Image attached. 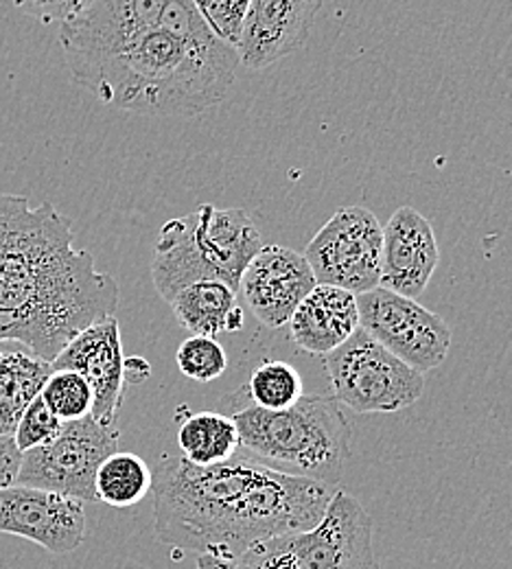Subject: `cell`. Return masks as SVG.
Returning a JSON list of instances; mask_svg holds the SVG:
<instances>
[{"label":"cell","instance_id":"obj_26","mask_svg":"<svg viewBox=\"0 0 512 569\" xmlns=\"http://www.w3.org/2000/svg\"><path fill=\"white\" fill-rule=\"evenodd\" d=\"M211 31L228 47H237L252 0H193Z\"/></svg>","mask_w":512,"mask_h":569},{"label":"cell","instance_id":"obj_13","mask_svg":"<svg viewBox=\"0 0 512 569\" xmlns=\"http://www.w3.org/2000/svg\"><path fill=\"white\" fill-rule=\"evenodd\" d=\"M53 368H71L86 377L92 388V417L106 427H119L126 401V356L117 316L103 318L67 342L51 361Z\"/></svg>","mask_w":512,"mask_h":569},{"label":"cell","instance_id":"obj_1","mask_svg":"<svg viewBox=\"0 0 512 569\" xmlns=\"http://www.w3.org/2000/svg\"><path fill=\"white\" fill-rule=\"evenodd\" d=\"M335 491L241 451L211 467L164 453L153 471V528L175 552L234 557L263 539L313 528Z\"/></svg>","mask_w":512,"mask_h":569},{"label":"cell","instance_id":"obj_2","mask_svg":"<svg viewBox=\"0 0 512 569\" xmlns=\"http://www.w3.org/2000/svg\"><path fill=\"white\" fill-rule=\"evenodd\" d=\"M119 296L94 257L74 248L69 217L0 193V342L53 361L79 331L117 316Z\"/></svg>","mask_w":512,"mask_h":569},{"label":"cell","instance_id":"obj_17","mask_svg":"<svg viewBox=\"0 0 512 569\" xmlns=\"http://www.w3.org/2000/svg\"><path fill=\"white\" fill-rule=\"evenodd\" d=\"M288 325L298 349L309 356H329L360 329L358 296L342 287L315 283Z\"/></svg>","mask_w":512,"mask_h":569},{"label":"cell","instance_id":"obj_20","mask_svg":"<svg viewBox=\"0 0 512 569\" xmlns=\"http://www.w3.org/2000/svg\"><path fill=\"white\" fill-rule=\"evenodd\" d=\"M178 427V447L182 458L198 467H211L230 460L239 453V427L230 415L198 412L189 415Z\"/></svg>","mask_w":512,"mask_h":569},{"label":"cell","instance_id":"obj_5","mask_svg":"<svg viewBox=\"0 0 512 569\" xmlns=\"http://www.w3.org/2000/svg\"><path fill=\"white\" fill-rule=\"evenodd\" d=\"M261 246V232L243 209L202 204L160 228L151 281L164 302L182 287L204 279H220L239 291L241 274Z\"/></svg>","mask_w":512,"mask_h":569},{"label":"cell","instance_id":"obj_3","mask_svg":"<svg viewBox=\"0 0 512 569\" xmlns=\"http://www.w3.org/2000/svg\"><path fill=\"white\" fill-rule=\"evenodd\" d=\"M239 64L193 0H169L158 27L106 62L83 90L145 117H195L221 103Z\"/></svg>","mask_w":512,"mask_h":569},{"label":"cell","instance_id":"obj_24","mask_svg":"<svg viewBox=\"0 0 512 569\" xmlns=\"http://www.w3.org/2000/svg\"><path fill=\"white\" fill-rule=\"evenodd\" d=\"M175 363L184 377L200 383H209L220 379L225 372L228 356L218 338L191 336L178 347Z\"/></svg>","mask_w":512,"mask_h":569},{"label":"cell","instance_id":"obj_6","mask_svg":"<svg viewBox=\"0 0 512 569\" xmlns=\"http://www.w3.org/2000/svg\"><path fill=\"white\" fill-rule=\"evenodd\" d=\"M195 569L381 568L367 508L360 499L338 489L313 528L263 539L234 557L200 555Z\"/></svg>","mask_w":512,"mask_h":569},{"label":"cell","instance_id":"obj_16","mask_svg":"<svg viewBox=\"0 0 512 569\" xmlns=\"http://www.w3.org/2000/svg\"><path fill=\"white\" fill-rule=\"evenodd\" d=\"M440 248L432 221L412 207H401L383 226L381 284L419 298L439 268Z\"/></svg>","mask_w":512,"mask_h":569},{"label":"cell","instance_id":"obj_8","mask_svg":"<svg viewBox=\"0 0 512 569\" xmlns=\"http://www.w3.org/2000/svg\"><path fill=\"white\" fill-rule=\"evenodd\" d=\"M119 427L101 426L92 415L69 421L51 442L22 451L16 485L97 501V469L119 451Z\"/></svg>","mask_w":512,"mask_h":569},{"label":"cell","instance_id":"obj_29","mask_svg":"<svg viewBox=\"0 0 512 569\" xmlns=\"http://www.w3.org/2000/svg\"><path fill=\"white\" fill-rule=\"evenodd\" d=\"M151 375V366L143 357L126 359V379L128 383H143Z\"/></svg>","mask_w":512,"mask_h":569},{"label":"cell","instance_id":"obj_15","mask_svg":"<svg viewBox=\"0 0 512 569\" xmlns=\"http://www.w3.org/2000/svg\"><path fill=\"white\" fill-rule=\"evenodd\" d=\"M322 0H252L234 47L239 64L263 71L298 51L315 22Z\"/></svg>","mask_w":512,"mask_h":569},{"label":"cell","instance_id":"obj_23","mask_svg":"<svg viewBox=\"0 0 512 569\" xmlns=\"http://www.w3.org/2000/svg\"><path fill=\"white\" fill-rule=\"evenodd\" d=\"M40 397L62 423L92 415V388L83 375L71 368H53Z\"/></svg>","mask_w":512,"mask_h":569},{"label":"cell","instance_id":"obj_14","mask_svg":"<svg viewBox=\"0 0 512 569\" xmlns=\"http://www.w3.org/2000/svg\"><path fill=\"white\" fill-rule=\"evenodd\" d=\"M315 283L304 254L285 246L263 243L245 266L239 291L261 325L281 329L290 322L295 307Z\"/></svg>","mask_w":512,"mask_h":569},{"label":"cell","instance_id":"obj_4","mask_svg":"<svg viewBox=\"0 0 512 569\" xmlns=\"http://www.w3.org/2000/svg\"><path fill=\"white\" fill-rule=\"evenodd\" d=\"M239 451L285 473L338 487L353 456L351 426L333 395H302L285 410H261L241 390L225 399Z\"/></svg>","mask_w":512,"mask_h":569},{"label":"cell","instance_id":"obj_7","mask_svg":"<svg viewBox=\"0 0 512 569\" xmlns=\"http://www.w3.org/2000/svg\"><path fill=\"white\" fill-rule=\"evenodd\" d=\"M333 397L358 415H392L414 406L425 377L383 349L360 327L342 347L324 356Z\"/></svg>","mask_w":512,"mask_h":569},{"label":"cell","instance_id":"obj_28","mask_svg":"<svg viewBox=\"0 0 512 569\" xmlns=\"http://www.w3.org/2000/svg\"><path fill=\"white\" fill-rule=\"evenodd\" d=\"M20 460H22V451L18 449L13 436L0 433V489L16 485Z\"/></svg>","mask_w":512,"mask_h":569},{"label":"cell","instance_id":"obj_19","mask_svg":"<svg viewBox=\"0 0 512 569\" xmlns=\"http://www.w3.org/2000/svg\"><path fill=\"white\" fill-rule=\"evenodd\" d=\"M167 305L193 336L218 338L225 333L228 316L237 307V289L220 279H204L182 287Z\"/></svg>","mask_w":512,"mask_h":569},{"label":"cell","instance_id":"obj_25","mask_svg":"<svg viewBox=\"0 0 512 569\" xmlns=\"http://www.w3.org/2000/svg\"><path fill=\"white\" fill-rule=\"evenodd\" d=\"M62 426L64 423L49 410L44 399L38 395L22 412L13 431V440L20 451H27L51 442L62 431Z\"/></svg>","mask_w":512,"mask_h":569},{"label":"cell","instance_id":"obj_27","mask_svg":"<svg viewBox=\"0 0 512 569\" xmlns=\"http://www.w3.org/2000/svg\"><path fill=\"white\" fill-rule=\"evenodd\" d=\"M92 0H13V4L36 20L51 24V22H67L81 13Z\"/></svg>","mask_w":512,"mask_h":569},{"label":"cell","instance_id":"obj_12","mask_svg":"<svg viewBox=\"0 0 512 569\" xmlns=\"http://www.w3.org/2000/svg\"><path fill=\"white\" fill-rule=\"evenodd\" d=\"M0 532L27 539L51 555H69L86 539L81 499L11 485L0 489Z\"/></svg>","mask_w":512,"mask_h":569},{"label":"cell","instance_id":"obj_11","mask_svg":"<svg viewBox=\"0 0 512 569\" xmlns=\"http://www.w3.org/2000/svg\"><path fill=\"white\" fill-rule=\"evenodd\" d=\"M358 311L368 336L419 372L439 368L449 356V325L416 298L379 284L358 296Z\"/></svg>","mask_w":512,"mask_h":569},{"label":"cell","instance_id":"obj_18","mask_svg":"<svg viewBox=\"0 0 512 569\" xmlns=\"http://www.w3.org/2000/svg\"><path fill=\"white\" fill-rule=\"evenodd\" d=\"M53 366L20 342H0V433L13 436L27 406L42 392Z\"/></svg>","mask_w":512,"mask_h":569},{"label":"cell","instance_id":"obj_22","mask_svg":"<svg viewBox=\"0 0 512 569\" xmlns=\"http://www.w3.org/2000/svg\"><path fill=\"white\" fill-rule=\"evenodd\" d=\"M241 395L261 410H285L302 397V379L292 363L270 359L254 368Z\"/></svg>","mask_w":512,"mask_h":569},{"label":"cell","instance_id":"obj_30","mask_svg":"<svg viewBox=\"0 0 512 569\" xmlns=\"http://www.w3.org/2000/svg\"><path fill=\"white\" fill-rule=\"evenodd\" d=\"M243 325H245V316H243V309L237 305V307L230 311V316H228L225 331H228V333H237V331L243 329Z\"/></svg>","mask_w":512,"mask_h":569},{"label":"cell","instance_id":"obj_9","mask_svg":"<svg viewBox=\"0 0 512 569\" xmlns=\"http://www.w3.org/2000/svg\"><path fill=\"white\" fill-rule=\"evenodd\" d=\"M169 0H92L60 24V44L74 83H83L158 27Z\"/></svg>","mask_w":512,"mask_h":569},{"label":"cell","instance_id":"obj_21","mask_svg":"<svg viewBox=\"0 0 512 569\" xmlns=\"http://www.w3.org/2000/svg\"><path fill=\"white\" fill-rule=\"evenodd\" d=\"M153 471L137 453L114 451L108 456L94 476L97 501L112 508H132L151 493Z\"/></svg>","mask_w":512,"mask_h":569},{"label":"cell","instance_id":"obj_10","mask_svg":"<svg viewBox=\"0 0 512 569\" xmlns=\"http://www.w3.org/2000/svg\"><path fill=\"white\" fill-rule=\"evenodd\" d=\"M304 259L318 283L367 293L381 284L383 226L364 207L338 209L309 241Z\"/></svg>","mask_w":512,"mask_h":569}]
</instances>
